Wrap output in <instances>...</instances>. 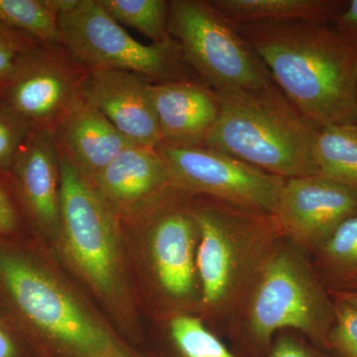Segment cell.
Here are the masks:
<instances>
[{
    "mask_svg": "<svg viewBox=\"0 0 357 357\" xmlns=\"http://www.w3.org/2000/svg\"><path fill=\"white\" fill-rule=\"evenodd\" d=\"M16 215L6 194L0 189V232H9L15 227Z\"/></svg>",
    "mask_w": 357,
    "mask_h": 357,
    "instance_id": "29",
    "label": "cell"
},
{
    "mask_svg": "<svg viewBox=\"0 0 357 357\" xmlns=\"http://www.w3.org/2000/svg\"><path fill=\"white\" fill-rule=\"evenodd\" d=\"M333 299H337L344 301L345 303H349L351 306L357 307V294H338L330 293Z\"/></svg>",
    "mask_w": 357,
    "mask_h": 357,
    "instance_id": "32",
    "label": "cell"
},
{
    "mask_svg": "<svg viewBox=\"0 0 357 357\" xmlns=\"http://www.w3.org/2000/svg\"><path fill=\"white\" fill-rule=\"evenodd\" d=\"M152 84L146 77L126 70H89L82 96L133 144L157 149L162 136Z\"/></svg>",
    "mask_w": 357,
    "mask_h": 357,
    "instance_id": "13",
    "label": "cell"
},
{
    "mask_svg": "<svg viewBox=\"0 0 357 357\" xmlns=\"http://www.w3.org/2000/svg\"><path fill=\"white\" fill-rule=\"evenodd\" d=\"M0 279L40 332L81 357H128L55 277L14 253L0 255Z\"/></svg>",
    "mask_w": 357,
    "mask_h": 357,
    "instance_id": "6",
    "label": "cell"
},
{
    "mask_svg": "<svg viewBox=\"0 0 357 357\" xmlns=\"http://www.w3.org/2000/svg\"><path fill=\"white\" fill-rule=\"evenodd\" d=\"M232 23L303 20L332 24L347 0H210Z\"/></svg>",
    "mask_w": 357,
    "mask_h": 357,
    "instance_id": "18",
    "label": "cell"
},
{
    "mask_svg": "<svg viewBox=\"0 0 357 357\" xmlns=\"http://www.w3.org/2000/svg\"><path fill=\"white\" fill-rule=\"evenodd\" d=\"M43 1L52 13L57 15L58 17L63 14L74 10L79 3V0H43Z\"/></svg>",
    "mask_w": 357,
    "mask_h": 357,
    "instance_id": "30",
    "label": "cell"
},
{
    "mask_svg": "<svg viewBox=\"0 0 357 357\" xmlns=\"http://www.w3.org/2000/svg\"><path fill=\"white\" fill-rule=\"evenodd\" d=\"M41 47L39 42L0 23V86L9 83Z\"/></svg>",
    "mask_w": 357,
    "mask_h": 357,
    "instance_id": "24",
    "label": "cell"
},
{
    "mask_svg": "<svg viewBox=\"0 0 357 357\" xmlns=\"http://www.w3.org/2000/svg\"><path fill=\"white\" fill-rule=\"evenodd\" d=\"M16 349L13 340L0 328V357H15Z\"/></svg>",
    "mask_w": 357,
    "mask_h": 357,
    "instance_id": "31",
    "label": "cell"
},
{
    "mask_svg": "<svg viewBox=\"0 0 357 357\" xmlns=\"http://www.w3.org/2000/svg\"><path fill=\"white\" fill-rule=\"evenodd\" d=\"M220 114L204 144L282 178L317 175L319 129L271 83L215 91Z\"/></svg>",
    "mask_w": 357,
    "mask_h": 357,
    "instance_id": "3",
    "label": "cell"
},
{
    "mask_svg": "<svg viewBox=\"0 0 357 357\" xmlns=\"http://www.w3.org/2000/svg\"><path fill=\"white\" fill-rule=\"evenodd\" d=\"M265 357H340L335 352L326 351L294 331L277 333L271 349Z\"/></svg>",
    "mask_w": 357,
    "mask_h": 357,
    "instance_id": "27",
    "label": "cell"
},
{
    "mask_svg": "<svg viewBox=\"0 0 357 357\" xmlns=\"http://www.w3.org/2000/svg\"><path fill=\"white\" fill-rule=\"evenodd\" d=\"M157 150L171 184L194 196L273 213L285 185V178L204 144H161Z\"/></svg>",
    "mask_w": 357,
    "mask_h": 357,
    "instance_id": "10",
    "label": "cell"
},
{
    "mask_svg": "<svg viewBox=\"0 0 357 357\" xmlns=\"http://www.w3.org/2000/svg\"><path fill=\"white\" fill-rule=\"evenodd\" d=\"M148 213L147 249L155 288L169 316H199L202 290L197 269L199 229L196 196L171 184L143 206Z\"/></svg>",
    "mask_w": 357,
    "mask_h": 357,
    "instance_id": "9",
    "label": "cell"
},
{
    "mask_svg": "<svg viewBox=\"0 0 357 357\" xmlns=\"http://www.w3.org/2000/svg\"><path fill=\"white\" fill-rule=\"evenodd\" d=\"M100 6L119 24L129 26L153 44H170L168 29L169 1L164 0H98Z\"/></svg>",
    "mask_w": 357,
    "mask_h": 357,
    "instance_id": "21",
    "label": "cell"
},
{
    "mask_svg": "<svg viewBox=\"0 0 357 357\" xmlns=\"http://www.w3.org/2000/svg\"><path fill=\"white\" fill-rule=\"evenodd\" d=\"M168 29L185 63L213 91L273 83L261 59L210 0L169 1Z\"/></svg>",
    "mask_w": 357,
    "mask_h": 357,
    "instance_id": "5",
    "label": "cell"
},
{
    "mask_svg": "<svg viewBox=\"0 0 357 357\" xmlns=\"http://www.w3.org/2000/svg\"><path fill=\"white\" fill-rule=\"evenodd\" d=\"M314 161L317 175L357 190V122L319 128Z\"/></svg>",
    "mask_w": 357,
    "mask_h": 357,
    "instance_id": "20",
    "label": "cell"
},
{
    "mask_svg": "<svg viewBox=\"0 0 357 357\" xmlns=\"http://www.w3.org/2000/svg\"><path fill=\"white\" fill-rule=\"evenodd\" d=\"M59 149L88 182L133 144L81 96L53 129Z\"/></svg>",
    "mask_w": 357,
    "mask_h": 357,
    "instance_id": "15",
    "label": "cell"
},
{
    "mask_svg": "<svg viewBox=\"0 0 357 357\" xmlns=\"http://www.w3.org/2000/svg\"><path fill=\"white\" fill-rule=\"evenodd\" d=\"M0 23L43 46L59 45L58 16L43 0H0Z\"/></svg>",
    "mask_w": 357,
    "mask_h": 357,
    "instance_id": "22",
    "label": "cell"
},
{
    "mask_svg": "<svg viewBox=\"0 0 357 357\" xmlns=\"http://www.w3.org/2000/svg\"><path fill=\"white\" fill-rule=\"evenodd\" d=\"M58 46L41 47L3 86L2 102L34 129L53 131L81 98L89 74L88 68Z\"/></svg>",
    "mask_w": 357,
    "mask_h": 357,
    "instance_id": "11",
    "label": "cell"
},
{
    "mask_svg": "<svg viewBox=\"0 0 357 357\" xmlns=\"http://www.w3.org/2000/svg\"><path fill=\"white\" fill-rule=\"evenodd\" d=\"M13 166L37 222L49 229L60 227V150L53 131L35 129Z\"/></svg>",
    "mask_w": 357,
    "mask_h": 357,
    "instance_id": "17",
    "label": "cell"
},
{
    "mask_svg": "<svg viewBox=\"0 0 357 357\" xmlns=\"http://www.w3.org/2000/svg\"><path fill=\"white\" fill-rule=\"evenodd\" d=\"M199 317L227 333L284 237L272 213L196 196Z\"/></svg>",
    "mask_w": 357,
    "mask_h": 357,
    "instance_id": "2",
    "label": "cell"
},
{
    "mask_svg": "<svg viewBox=\"0 0 357 357\" xmlns=\"http://www.w3.org/2000/svg\"><path fill=\"white\" fill-rule=\"evenodd\" d=\"M272 215L288 241L312 253L357 215V190L318 175L286 180Z\"/></svg>",
    "mask_w": 357,
    "mask_h": 357,
    "instance_id": "12",
    "label": "cell"
},
{
    "mask_svg": "<svg viewBox=\"0 0 357 357\" xmlns=\"http://www.w3.org/2000/svg\"><path fill=\"white\" fill-rule=\"evenodd\" d=\"M152 98L161 144L203 145L220 114L217 93L208 84L192 81L152 84Z\"/></svg>",
    "mask_w": 357,
    "mask_h": 357,
    "instance_id": "14",
    "label": "cell"
},
{
    "mask_svg": "<svg viewBox=\"0 0 357 357\" xmlns=\"http://www.w3.org/2000/svg\"><path fill=\"white\" fill-rule=\"evenodd\" d=\"M312 259L328 292L357 294V215L340 225Z\"/></svg>",
    "mask_w": 357,
    "mask_h": 357,
    "instance_id": "19",
    "label": "cell"
},
{
    "mask_svg": "<svg viewBox=\"0 0 357 357\" xmlns=\"http://www.w3.org/2000/svg\"><path fill=\"white\" fill-rule=\"evenodd\" d=\"M335 302V321L328 335V349L340 357H357V307Z\"/></svg>",
    "mask_w": 357,
    "mask_h": 357,
    "instance_id": "26",
    "label": "cell"
},
{
    "mask_svg": "<svg viewBox=\"0 0 357 357\" xmlns=\"http://www.w3.org/2000/svg\"><path fill=\"white\" fill-rule=\"evenodd\" d=\"M112 210L140 208L171 185L156 148L131 145L91 182Z\"/></svg>",
    "mask_w": 357,
    "mask_h": 357,
    "instance_id": "16",
    "label": "cell"
},
{
    "mask_svg": "<svg viewBox=\"0 0 357 357\" xmlns=\"http://www.w3.org/2000/svg\"><path fill=\"white\" fill-rule=\"evenodd\" d=\"M232 24L314 128L357 122V49L332 24L303 20Z\"/></svg>",
    "mask_w": 357,
    "mask_h": 357,
    "instance_id": "1",
    "label": "cell"
},
{
    "mask_svg": "<svg viewBox=\"0 0 357 357\" xmlns=\"http://www.w3.org/2000/svg\"><path fill=\"white\" fill-rule=\"evenodd\" d=\"M335 302L312 255L284 238L227 330L248 354H268L277 333L294 331L328 349Z\"/></svg>",
    "mask_w": 357,
    "mask_h": 357,
    "instance_id": "4",
    "label": "cell"
},
{
    "mask_svg": "<svg viewBox=\"0 0 357 357\" xmlns=\"http://www.w3.org/2000/svg\"><path fill=\"white\" fill-rule=\"evenodd\" d=\"M332 25L345 41L357 49V0H347Z\"/></svg>",
    "mask_w": 357,
    "mask_h": 357,
    "instance_id": "28",
    "label": "cell"
},
{
    "mask_svg": "<svg viewBox=\"0 0 357 357\" xmlns=\"http://www.w3.org/2000/svg\"><path fill=\"white\" fill-rule=\"evenodd\" d=\"M166 331L182 357H238L197 314L167 317Z\"/></svg>",
    "mask_w": 357,
    "mask_h": 357,
    "instance_id": "23",
    "label": "cell"
},
{
    "mask_svg": "<svg viewBox=\"0 0 357 357\" xmlns=\"http://www.w3.org/2000/svg\"><path fill=\"white\" fill-rule=\"evenodd\" d=\"M58 44L89 70H126L154 84L190 79L189 65L176 42L140 43L98 0H79L74 10L59 16Z\"/></svg>",
    "mask_w": 357,
    "mask_h": 357,
    "instance_id": "8",
    "label": "cell"
},
{
    "mask_svg": "<svg viewBox=\"0 0 357 357\" xmlns=\"http://www.w3.org/2000/svg\"><path fill=\"white\" fill-rule=\"evenodd\" d=\"M60 199L66 255L96 292L119 299L123 277L114 211L61 151Z\"/></svg>",
    "mask_w": 357,
    "mask_h": 357,
    "instance_id": "7",
    "label": "cell"
},
{
    "mask_svg": "<svg viewBox=\"0 0 357 357\" xmlns=\"http://www.w3.org/2000/svg\"><path fill=\"white\" fill-rule=\"evenodd\" d=\"M35 129L4 102H0V168L13 165Z\"/></svg>",
    "mask_w": 357,
    "mask_h": 357,
    "instance_id": "25",
    "label": "cell"
}]
</instances>
